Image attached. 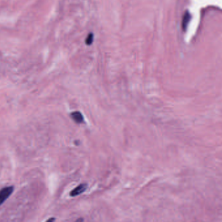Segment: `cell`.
Here are the masks:
<instances>
[{
	"instance_id": "3",
	"label": "cell",
	"mask_w": 222,
	"mask_h": 222,
	"mask_svg": "<svg viewBox=\"0 0 222 222\" xmlns=\"http://www.w3.org/2000/svg\"><path fill=\"white\" fill-rule=\"evenodd\" d=\"M70 116L74 121L77 123H82L83 122V117L80 111L72 112Z\"/></svg>"
},
{
	"instance_id": "2",
	"label": "cell",
	"mask_w": 222,
	"mask_h": 222,
	"mask_svg": "<svg viewBox=\"0 0 222 222\" xmlns=\"http://www.w3.org/2000/svg\"><path fill=\"white\" fill-rule=\"evenodd\" d=\"M87 185L86 184H81L78 186H77L76 188L72 190V192H70V195L72 197H75L81 193H82L86 191V190L87 189Z\"/></svg>"
},
{
	"instance_id": "4",
	"label": "cell",
	"mask_w": 222,
	"mask_h": 222,
	"mask_svg": "<svg viewBox=\"0 0 222 222\" xmlns=\"http://www.w3.org/2000/svg\"><path fill=\"white\" fill-rule=\"evenodd\" d=\"M190 18H191V16H190V13L186 11L184 14L182 20V28L184 31H185L186 30V28H187V26L190 21Z\"/></svg>"
},
{
	"instance_id": "5",
	"label": "cell",
	"mask_w": 222,
	"mask_h": 222,
	"mask_svg": "<svg viewBox=\"0 0 222 222\" xmlns=\"http://www.w3.org/2000/svg\"><path fill=\"white\" fill-rule=\"evenodd\" d=\"M93 34L90 33L89 35H88L87 38H86V43L87 45H90L93 43Z\"/></svg>"
},
{
	"instance_id": "1",
	"label": "cell",
	"mask_w": 222,
	"mask_h": 222,
	"mask_svg": "<svg viewBox=\"0 0 222 222\" xmlns=\"http://www.w3.org/2000/svg\"><path fill=\"white\" fill-rule=\"evenodd\" d=\"M14 188L13 186H8L0 190V205L5 202V201L9 198L13 192Z\"/></svg>"
}]
</instances>
